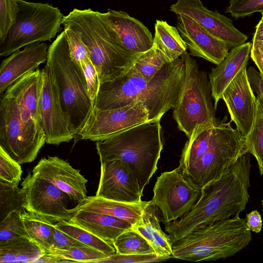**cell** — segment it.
Returning a JSON list of instances; mask_svg holds the SVG:
<instances>
[{
  "label": "cell",
  "instance_id": "obj_1",
  "mask_svg": "<svg viewBox=\"0 0 263 263\" xmlns=\"http://www.w3.org/2000/svg\"><path fill=\"white\" fill-rule=\"evenodd\" d=\"M185 76L182 55L165 64L150 80L131 68L112 81L100 83L93 108L107 110L141 102L148 112L149 121L160 120L177 105Z\"/></svg>",
  "mask_w": 263,
  "mask_h": 263
},
{
  "label": "cell",
  "instance_id": "obj_2",
  "mask_svg": "<svg viewBox=\"0 0 263 263\" xmlns=\"http://www.w3.org/2000/svg\"><path fill=\"white\" fill-rule=\"evenodd\" d=\"M250 153H246L218 178L201 189L191 211L179 220L166 223L173 243L195 230L217 221L239 215L249 199Z\"/></svg>",
  "mask_w": 263,
  "mask_h": 263
},
{
  "label": "cell",
  "instance_id": "obj_3",
  "mask_svg": "<svg viewBox=\"0 0 263 263\" xmlns=\"http://www.w3.org/2000/svg\"><path fill=\"white\" fill-rule=\"evenodd\" d=\"M231 123L195 129L182 150L179 166L201 189L248 152L245 136Z\"/></svg>",
  "mask_w": 263,
  "mask_h": 263
},
{
  "label": "cell",
  "instance_id": "obj_4",
  "mask_svg": "<svg viewBox=\"0 0 263 263\" xmlns=\"http://www.w3.org/2000/svg\"><path fill=\"white\" fill-rule=\"evenodd\" d=\"M62 24L80 33L100 83L112 81L127 72L139 55L127 51L118 42L104 13L90 8H74L64 16Z\"/></svg>",
  "mask_w": 263,
  "mask_h": 263
},
{
  "label": "cell",
  "instance_id": "obj_5",
  "mask_svg": "<svg viewBox=\"0 0 263 263\" xmlns=\"http://www.w3.org/2000/svg\"><path fill=\"white\" fill-rule=\"evenodd\" d=\"M160 121L141 123L96 142L100 162L122 161L127 165L142 192L157 170L163 149Z\"/></svg>",
  "mask_w": 263,
  "mask_h": 263
},
{
  "label": "cell",
  "instance_id": "obj_6",
  "mask_svg": "<svg viewBox=\"0 0 263 263\" xmlns=\"http://www.w3.org/2000/svg\"><path fill=\"white\" fill-rule=\"evenodd\" d=\"M46 66L57 87L69 129L75 137L93 105L83 71L71 57L64 30L49 46Z\"/></svg>",
  "mask_w": 263,
  "mask_h": 263
},
{
  "label": "cell",
  "instance_id": "obj_7",
  "mask_svg": "<svg viewBox=\"0 0 263 263\" xmlns=\"http://www.w3.org/2000/svg\"><path fill=\"white\" fill-rule=\"evenodd\" d=\"M251 239L246 218L237 215L201 227L174 242L172 257L194 262L225 259Z\"/></svg>",
  "mask_w": 263,
  "mask_h": 263
},
{
  "label": "cell",
  "instance_id": "obj_8",
  "mask_svg": "<svg viewBox=\"0 0 263 263\" xmlns=\"http://www.w3.org/2000/svg\"><path fill=\"white\" fill-rule=\"evenodd\" d=\"M181 55L185 76L181 96L174 108L173 117L179 129L189 139L195 129L213 127L218 122L206 73L199 69L196 62L186 51Z\"/></svg>",
  "mask_w": 263,
  "mask_h": 263
},
{
  "label": "cell",
  "instance_id": "obj_9",
  "mask_svg": "<svg viewBox=\"0 0 263 263\" xmlns=\"http://www.w3.org/2000/svg\"><path fill=\"white\" fill-rule=\"evenodd\" d=\"M17 1V18L4 41L0 43L1 56L9 55L32 43L50 41L61 30L64 15L58 7L48 4Z\"/></svg>",
  "mask_w": 263,
  "mask_h": 263
},
{
  "label": "cell",
  "instance_id": "obj_10",
  "mask_svg": "<svg viewBox=\"0 0 263 263\" xmlns=\"http://www.w3.org/2000/svg\"><path fill=\"white\" fill-rule=\"evenodd\" d=\"M1 95L0 147L20 164L32 162L46 143L42 127L24 122L14 98Z\"/></svg>",
  "mask_w": 263,
  "mask_h": 263
},
{
  "label": "cell",
  "instance_id": "obj_11",
  "mask_svg": "<svg viewBox=\"0 0 263 263\" xmlns=\"http://www.w3.org/2000/svg\"><path fill=\"white\" fill-rule=\"evenodd\" d=\"M149 203L159 208L166 223L189 212L199 198L201 189L178 166L157 177Z\"/></svg>",
  "mask_w": 263,
  "mask_h": 263
},
{
  "label": "cell",
  "instance_id": "obj_12",
  "mask_svg": "<svg viewBox=\"0 0 263 263\" xmlns=\"http://www.w3.org/2000/svg\"><path fill=\"white\" fill-rule=\"evenodd\" d=\"M147 121L148 112L141 102L107 110L93 107L79 136L84 140L102 141Z\"/></svg>",
  "mask_w": 263,
  "mask_h": 263
},
{
  "label": "cell",
  "instance_id": "obj_13",
  "mask_svg": "<svg viewBox=\"0 0 263 263\" xmlns=\"http://www.w3.org/2000/svg\"><path fill=\"white\" fill-rule=\"evenodd\" d=\"M26 211L40 215L54 222L70 221L67 208L68 195L54 184L32 172L21 183Z\"/></svg>",
  "mask_w": 263,
  "mask_h": 263
},
{
  "label": "cell",
  "instance_id": "obj_14",
  "mask_svg": "<svg viewBox=\"0 0 263 263\" xmlns=\"http://www.w3.org/2000/svg\"><path fill=\"white\" fill-rule=\"evenodd\" d=\"M42 70L39 98L41 123L46 143L59 145L74 138L70 132L54 81L45 65Z\"/></svg>",
  "mask_w": 263,
  "mask_h": 263
},
{
  "label": "cell",
  "instance_id": "obj_15",
  "mask_svg": "<svg viewBox=\"0 0 263 263\" xmlns=\"http://www.w3.org/2000/svg\"><path fill=\"white\" fill-rule=\"evenodd\" d=\"M170 11L191 18L229 48L239 46L248 40V36L234 26L231 19L217 11L209 10L201 0H177L170 6Z\"/></svg>",
  "mask_w": 263,
  "mask_h": 263
},
{
  "label": "cell",
  "instance_id": "obj_16",
  "mask_svg": "<svg viewBox=\"0 0 263 263\" xmlns=\"http://www.w3.org/2000/svg\"><path fill=\"white\" fill-rule=\"evenodd\" d=\"M96 196L130 203L142 201L143 192L128 167L119 159L101 162Z\"/></svg>",
  "mask_w": 263,
  "mask_h": 263
},
{
  "label": "cell",
  "instance_id": "obj_17",
  "mask_svg": "<svg viewBox=\"0 0 263 263\" xmlns=\"http://www.w3.org/2000/svg\"><path fill=\"white\" fill-rule=\"evenodd\" d=\"M231 121L245 137L251 130L257 109V98L249 82L247 66L237 74L222 95Z\"/></svg>",
  "mask_w": 263,
  "mask_h": 263
},
{
  "label": "cell",
  "instance_id": "obj_18",
  "mask_svg": "<svg viewBox=\"0 0 263 263\" xmlns=\"http://www.w3.org/2000/svg\"><path fill=\"white\" fill-rule=\"evenodd\" d=\"M32 173L54 184L78 202L86 196L87 180L67 161L58 157L41 159Z\"/></svg>",
  "mask_w": 263,
  "mask_h": 263
},
{
  "label": "cell",
  "instance_id": "obj_19",
  "mask_svg": "<svg viewBox=\"0 0 263 263\" xmlns=\"http://www.w3.org/2000/svg\"><path fill=\"white\" fill-rule=\"evenodd\" d=\"M177 21L176 27L190 55L203 58L216 65L224 60L230 49L224 42L188 16L177 14Z\"/></svg>",
  "mask_w": 263,
  "mask_h": 263
},
{
  "label": "cell",
  "instance_id": "obj_20",
  "mask_svg": "<svg viewBox=\"0 0 263 263\" xmlns=\"http://www.w3.org/2000/svg\"><path fill=\"white\" fill-rule=\"evenodd\" d=\"M104 14L116 40L127 51L140 54L153 47L152 34L140 21L122 11L109 9Z\"/></svg>",
  "mask_w": 263,
  "mask_h": 263
},
{
  "label": "cell",
  "instance_id": "obj_21",
  "mask_svg": "<svg viewBox=\"0 0 263 263\" xmlns=\"http://www.w3.org/2000/svg\"><path fill=\"white\" fill-rule=\"evenodd\" d=\"M48 48L46 43L36 42L4 59L0 67V93L2 95L19 78L46 62Z\"/></svg>",
  "mask_w": 263,
  "mask_h": 263
},
{
  "label": "cell",
  "instance_id": "obj_22",
  "mask_svg": "<svg viewBox=\"0 0 263 263\" xmlns=\"http://www.w3.org/2000/svg\"><path fill=\"white\" fill-rule=\"evenodd\" d=\"M252 44L246 42L232 48L224 60L212 69L209 74V81L216 109L228 85L242 69L247 66Z\"/></svg>",
  "mask_w": 263,
  "mask_h": 263
},
{
  "label": "cell",
  "instance_id": "obj_23",
  "mask_svg": "<svg viewBox=\"0 0 263 263\" xmlns=\"http://www.w3.org/2000/svg\"><path fill=\"white\" fill-rule=\"evenodd\" d=\"M69 222L78 225L114 246L117 238L132 224L105 214L80 210L72 212Z\"/></svg>",
  "mask_w": 263,
  "mask_h": 263
},
{
  "label": "cell",
  "instance_id": "obj_24",
  "mask_svg": "<svg viewBox=\"0 0 263 263\" xmlns=\"http://www.w3.org/2000/svg\"><path fill=\"white\" fill-rule=\"evenodd\" d=\"M148 201L130 203L107 199L96 195L86 197L78 202L76 207L69 209L70 213L78 210L107 214L124 220L132 225L141 218L142 213Z\"/></svg>",
  "mask_w": 263,
  "mask_h": 263
},
{
  "label": "cell",
  "instance_id": "obj_25",
  "mask_svg": "<svg viewBox=\"0 0 263 263\" xmlns=\"http://www.w3.org/2000/svg\"><path fill=\"white\" fill-rule=\"evenodd\" d=\"M157 208L149 202L141 219L132 228L142 236L150 244L156 254L166 259L172 257L173 242L169 235L161 229Z\"/></svg>",
  "mask_w": 263,
  "mask_h": 263
},
{
  "label": "cell",
  "instance_id": "obj_26",
  "mask_svg": "<svg viewBox=\"0 0 263 263\" xmlns=\"http://www.w3.org/2000/svg\"><path fill=\"white\" fill-rule=\"evenodd\" d=\"M46 252L30 237L20 236L0 242V262H34Z\"/></svg>",
  "mask_w": 263,
  "mask_h": 263
},
{
  "label": "cell",
  "instance_id": "obj_27",
  "mask_svg": "<svg viewBox=\"0 0 263 263\" xmlns=\"http://www.w3.org/2000/svg\"><path fill=\"white\" fill-rule=\"evenodd\" d=\"M153 46L158 49L170 62L180 57L187 49L177 27L162 20L156 21Z\"/></svg>",
  "mask_w": 263,
  "mask_h": 263
},
{
  "label": "cell",
  "instance_id": "obj_28",
  "mask_svg": "<svg viewBox=\"0 0 263 263\" xmlns=\"http://www.w3.org/2000/svg\"><path fill=\"white\" fill-rule=\"evenodd\" d=\"M22 216L29 237L46 252H50L53 244L54 222L27 211Z\"/></svg>",
  "mask_w": 263,
  "mask_h": 263
},
{
  "label": "cell",
  "instance_id": "obj_29",
  "mask_svg": "<svg viewBox=\"0 0 263 263\" xmlns=\"http://www.w3.org/2000/svg\"><path fill=\"white\" fill-rule=\"evenodd\" d=\"M55 225L61 231L107 256L116 253L113 246L78 225L65 220L58 221Z\"/></svg>",
  "mask_w": 263,
  "mask_h": 263
},
{
  "label": "cell",
  "instance_id": "obj_30",
  "mask_svg": "<svg viewBox=\"0 0 263 263\" xmlns=\"http://www.w3.org/2000/svg\"><path fill=\"white\" fill-rule=\"evenodd\" d=\"M257 109L251 131L245 136L248 153L256 159L260 175H263V99L257 97Z\"/></svg>",
  "mask_w": 263,
  "mask_h": 263
},
{
  "label": "cell",
  "instance_id": "obj_31",
  "mask_svg": "<svg viewBox=\"0 0 263 263\" xmlns=\"http://www.w3.org/2000/svg\"><path fill=\"white\" fill-rule=\"evenodd\" d=\"M114 247L116 253L121 254H156L148 242L132 227L117 238Z\"/></svg>",
  "mask_w": 263,
  "mask_h": 263
},
{
  "label": "cell",
  "instance_id": "obj_32",
  "mask_svg": "<svg viewBox=\"0 0 263 263\" xmlns=\"http://www.w3.org/2000/svg\"><path fill=\"white\" fill-rule=\"evenodd\" d=\"M168 62H171L153 46L149 50L138 55L132 68L144 78L150 80Z\"/></svg>",
  "mask_w": 263,
  "mask_h": 263
},
{
  "label": "cell",
  "instance_id": "obj_33",
  "mask_svg": "<svg viewBox=\"0 0 263 263\" xmlns=\"http://www.w3.org/2000/svg\"><path fill=\"white\" fill-rule=\"evenodd\" d=\"M0 197L1 220L13 211H26L24 193L18 185L0 180Z\"/></svg>",
  "mask_w": 263,
  "mask_h": 263
},
{
  "label": "cell",
  "instance_id": "obj_34",
  "mask_svg": "<svg viewBox=\"0 0 263 263\" xmlns=\"http://www.w3.org/2000/svg\"><path fill=\"white\" fill-rule=\"evenodd\" d=\"M51 253L71 262H98L107 256L88 247H73L64 249L53 248Z\"/></svg>",
  "mask_w": 263,
  "mask_h": 263
},
{
  "label": "cell",
  "instance_id": "obj_35",
  "mask_svg": "<svg viewBox=\"0 0 263 263\" xmlns=\"http://www.w3.org/2000/svg\"><path fill=\"white\" fill-rule=\"evenodd\" d=\"M22 213L19 210L13 211L1 221L0 242L20 236L29 237Z\"/></svg>",
  "mask_w": 263,
  "mask_h": 263
},
{
  "label": "cell",
  "instance_id": "obj_36",
  "mask_svg": "<svg viewBox=\"0 0 263 263\" xmlns=\"http://www.w3.org/2000/svg\"><path fill=\"white\" fill-rule=\"evenodd\" d=\"M18 11L17 0H0V43L15 23Z\"/></svg>",
  "mask_w": 263,
  "mask_h": 263
},
{
  "label": "cell",
  "instance_id": "obj_37",
  "mask_svg": "<svg viewBox=\"0 0 263 263\" xmlns=\"http://www.w3.org/2000/svg\"><path fill=\"white\" fill-rule=\"evenodd\" d=\"M20 164L0 147V180L18 185L22 174Z\"/></svg>",
  "mask_w": 263,
  "mask_h": 263
},
{
  "label": "cell",
  "instance_id": "obj_38",
  "mask_svg": "<svg viewBox=\"0 0 263 263\" xmlns=\"http://www.w3.org/2000/svg\"><path fill=\"white\" fill-rule=\"evenodd\" d=\"M225 12L236 18L263 12V0H230Z\"/></svg>",
  "mask_w": 263,
  "mask_h": 263
},
{
  "label": "cell",
  "instance_id": "obj_39",
  "mask_svg": "<svg viewBox=\"0 0 263 263\" xmlns=\"http://www.w3.org/2000/svg\"><path fill=\"white\" fill-rule=\"evenodd\" d=\"M64 31L68 42L71 57L80 66L81 63L84 60L90 57L89 51L83 42L79 32L68 26H64Z\"/></svg>",
  "mask_w": 263,
  "mask_h": 263
},
{
  "label": "cell",
  "instance_id": "obj_40",
  "mask_svg": "<svg viewBox=\"0 0 263 263\" xmlns=\"http://www.w3.org/2000/svg\"><path fill=\"white\" fill-rule=\"evenodd\" d=\"M80 66L83 71L88 91L93 105L100 86V81L97 70L90 57L84 60L81 63Z\"/></svg>",
  "mask_w": 263,
  "mask_h": 263
},
{
  "label": "cell",
  "instance_id": "obj_41",
  "mask_svg": "<svg viewBox=\"0 0 263 263\" xmlns=\"http://www.w3.org/2000/svg\"><path fill=\"white\" fill-rule=\"evenodd\" d=\"M166 260L156 254H121L116 253L100 260L98 262H151Z\"/></svg>",
  "mask_w": 263,
  "mask_h": 263
},
{
  "label": "cell",
  "instance_id": "obj_42",
  "mask_svg": "<svg viewBox=\"0 0 263 263\" xmlns=\"http://www.w3.org/2000/svg\"><path fill=\"white\" fill-rule=\"evenodd\" d=\"M73 247L88 246L61 231L55 227L53 232V244L52 249H64Z\"/></svg>",
  "mask_w": 263,
  "mask_h": 263
},
{
  "label": "cell",
  "instance_id": "obj_43",
  "mask_svg": "<svg viewBox=\"0 0 263 263\" xmlns=\"http://www.w3.org/2000/svg\"><path fill=\"white\" fill-rule=\"evenodd\" d=\"M247 74L253 91L263 99V75L253 66L247 69Z\"/></svg>",
  "mask_w": 263,
  "mask_h": 263
},
{
  "label": "cell",
  "instance_id": "obj_44",
  "mask_svg": "<svg viewBox=\"0 0 263 263\" xmlns=\"http://www.w3.org/2000/svg\"><path fill=\"white\" fill-rule=\"evenodd\" d=\"M250 57L263 75V41H252Z\"/></svg>",
  "mask_w": 263,
  "mask_h": 263
},
{
  "label": "cell",
  "instance_id": "obj_45",
  "mask_svg": "<svg viewBox=\"0 0 263 263\" xmlns=\"http://www.w3.org/2000/svg\"><path fill=\"white\" fill-rule=\"evenodd\" d=\"M247 224L249 229L255 233L261 231L262 221L257 210L253 211L246 215Z\"/></svg>",
  "mask_w": 263,
  "mask_h": 263
},
{
  "label": "cell",
  "instance_id": "obj_46",
  "mask_svg": "<svg viewBox=\"0 0 263 263\" xmlns=\"http://www.w3.org/2000/svg\"><path fill=\"white\" fill-rule=\"evenodd\" d=\"M69 262L71 261L64 258L59 256L51 252L45 253L34 261V262L45 263H62Z\"/></svg>",
  "mask_w": 263,
  "mask_h": 263
},
{
  "label": "cell",
  "instance_id": "obj_47",
  "mask_svg": "<svg viewBox=\"0 0 263 263\" xmlns=\"http://www.w3.org/2000/svg\"><path fill=\"white\" fill-rule=\"evenodd\" d=\"M252 41H263V21L260 20L255 27Z\"/></svg>",
  "mask_w": 263,
  "mask_h": 263
},
{
  "label": "cell",
  "instance_id": "obj_48",
  "mask_svg": "<svg viewBox=\"0 0 263 263\" xmlns=\"http://www.w3.org/2000/svg\"><path fill=\"white\" fill-rule=\"evenodd\" d=\"M261 14H262V16H261V18L260 20H262L263 21V12L261 13Z\"/></svg>",
  "mask_w": 263,
  "mask_h": 263
},
{
  "label": "cell",
  "instance_id": "obj_49",
  "mask_svg": "<svg viewBox=\"0 0 263 263\" xmlns=\"http://www.w3.org/2000/svg\"><path fill=\"white\" fill-rule=\"evenodd\" d=\"M261 204H262V205L263 206V199L261 200Z\"/></svg>",
  "mask_w": 263,
  "mask_h": 263
}]
</instances>
